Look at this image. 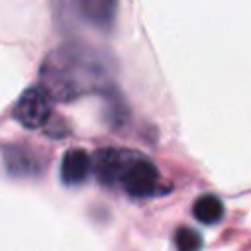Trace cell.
<instances>
[{"label": "cell", "instance_id": "1", "mask_svg": "<svg viewBox=\"0 0 251 251\" xmlns=\"http://www.w3.org/2000/svg\"><path fill=\"white\" fill-rule=\"evenodd\" d=\"M118 182L124 186L126 192L133 196H149L155 192L159 184V171L151 161H147L139 153L127 151Z\"/></svg>", "mask_w": 251, "mask_h": 251}, {"label": "cell", "instance_id": "2", "mask_svg": "<svg viewBox=\"0 0 251 251\" xmlns=\"http://www.w3.org/2000/svg\"><path fill=\"white\" fill-rule=\"evenodd\" d=\"M49 116H51V102L47 94L39 88H27L14 106V118L29 129L41 127L49 120Z\"/></svg>", "mask_w": 251, "mask_h": 251}, {"label": "cell", "instance_id": "3", "mask_svg": "<svg viewBox=\"0 0 251 251\" xmlns=\"http://www.w3.org/2000/svg\"><path fill=\"white\" fill-rule=\"evenodd\" d=\"M90 175V157L82 149H71L61 163V176L65 184H80Z\"/></svg>", "mask_w": 251, "mask_h": 251}, {"label": "cell", "instance_id": "4", "mask_svg": "<svg viewBox=\"0 0 251 251\" xmlns=\"http://www.w3.org/2000/svg\"><path fill=\"white\" fill-rule=\"evenodd\" d=\"M192 212H194L198 222H202V224H216L224 216V204L214 194H202L200 198H196Z\"/></svg>", "mask_w": 251, "mask_h": 251}, {"label": "cell", "instance_id": "5", "mask_svg": "<svg viewBox=\"0 0 251 251\" xmlns=\"http://www.w3.org/2000/svg\"><path fill=\"white\" fill-rule=\"evenodd\" d=\"M175 243H176V249L178 251H200L202 249V237L196 229L188 227V226H182L176 235H175Z\"/></svg>", "mask_w": 251, "mask_h": 251}]
</instances>
